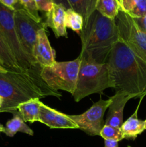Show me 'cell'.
I'll return each instance as SVG.
<instances>
[{"label": "cell", "instance_id": "1", "mask_svg": "<svg viewBox=\"0 0 146 147\" xmlns=\"http://www.w3.org/2000/svg\"><path fill=\"white\" fill-rule=\"evenodd\" d=\"M42 67L39 65L27 69H9L0 72V96L4 100L1 112L14 113L20 103L31 99H42L62 96L57 90L47 86L41 77Z\"/></svg>", "mask_w": 146, "mask_h": 147}, {"label": "cell", "instance_id": "2", "mask_svg": "<svg viewBox=\"0 0 146 147\" xmlns=\"http://www.w3.org/2000/svg\"><path fill=\"white\" fill-rule=\"evenodd\" d=\"M110 86L133 98L146 96V61L119 40L109 54L107 62Z\"/></svg>", "mask_w": 146, "mask_h": 147}, {"label": "cell", "instance_id": "3", "mask_svg": "<svg viewBox=\"0 0 146 147\" xmlns=\"http://www.w3.org/2000/svg\"><path fill=\"white\" fill-rule=\"evenodd\" d=\"M79 36L82 42L80 55L86 61L94 63H105L111 50L120 40L115 20L96 10L84 20Z\"/></svg>", "mask_w": 146, "mask_h": 147}, {"label": "cell", "instance_id": "4", "mask_svg": "<svg viewBox=\"0 0 146 147\" xmlns=\"http://www.w3.org/2000/svg\"><path fill=\"white\" fill-rule=\"evenodd\" d=\"M107 88L110 86L107 63H91L82 57L75 90L72 94L74 100L79 102L93 93H102Z\"/></svg>", "mask_w": 146, "mask_h": 147}, {"label": "cell", "instance_id": "5", "mask_svg": "<svg viewBox=\"0 0 146 147\" xmlns=\"http://www.w3.org/2000/svg\"><path fill=\"white\" fill-rule=\"evenodd\" d=\"M81 61L80 55L71 61H56L52 65L42 67L41 77L53 90H62L72 94L75 90Z\"/></svg>", "mask_w": 146, "mask_h": 147}, {"label": "cell", "instance_id": "6", "mask_svg": "<svg viewBox=\"0 0 146 147\" xmlns=\"http://www.w3.org/2000/svg\"><path fill=\"white\" fill-rule=\"evenodd\" d=\"M15 10L5 7L0 2V34L15 57L21 69H27L37 65L24 52L16 31Z\"/></svg>", "mask_w": 146, "mask_h": 147}, {"label": "cell", "instance_id": "7", "mask_svg": "<svg viewBox=\"0 0 146 147\" xmlns=\"http://www.w3.org/2000/svg\"><path fill=\"white\" fill-rule=\"evenodd\" d=\"M115 21L120 40L146 61V33L139 28L133 17L122 10H120Z\"/></svg>", "mask_w": 146, "mask_h": 147}, {"label": "cell", "instance_id": "8", "mask_svg": "<svg viewBox=\"0 0 146 147\" xmlns=\"http://www.w3.org/2000/svg\"><path fill=\"white\" fill-rule=\"evenodd\" d=\"M16 31L19 42L24 53L37 63L33 57V48L37 40L38 32L46 29L44 22L34 20L26 10L19 7L14 13Z\"/></svg>", "mask_w": 146, "mask_h": 147}, {"label": "cell", "instance_id": "9", "mask_svg": "<svg viewBox=\"0 0 146 147\" xmlns=\"http://www.w3.org/2000/svg\"><path fill=\"white\" fill-rule=\"evenodd\" d=\"M111 101V97L107 100L101 98L84 113L68 116L77 124L78 129L84 133L90 136H100V131L105 124L104 121V113Z\"/></svg>", "mask_w": 146, "mask_h": 147}, {"label": "cell", "instance_id": "10", "mask_svg": "<svg viewBox=\"0 0 146 147\" xmlns=\"http://www.w3.org/2000/svg\"><path fill=\"white\" fill-rule=\"evenodd\" d=\"M33 57L41 67H49L55 63V51L50 45L46 29H41L38 32L33 48Z\"/></svg>", "mask_w": 146, "mask_h": 147}, {"label": "cell", "instance_id": "11", "mask_svg": "<svg viewBox=\"0 0 146 147\" xmlns=\"http://www.w3.org/2000/svg\"><path fill=\"white\" fill-rule=\"evenodd\" d=\"M40 122L50 129H78L68 115L49 107L43 103L40 106Z\"/></svg>", "mask_w": 146, "mask_h": 147}, {"label": "cell", "instance_id": "12", "mask_svg": "<svg viewBox=\"0 0 146 147\" xmlns=\"http://www.w3.org/2000/svg\"><path fill=\"white\" fill-rule=\"evenodd\" d=\"M133 98V96H128L122 92H115L112 96V101L108 107L105 124L121 128L123 123V111L125 106L129 100Z\"/></svg>", "mask_w": 146, "mask_h": 147}, {"label": "cell", "instance_id": "13", "mask_svg": "<svg viewBox=\"0 0 146 147\" xmlns=\"http://www.w3.org/2000/svg\"><path fill=\"white\" fill-rule=\"evenodd\" d=\"M65 12L66 9L63 6L53 4L50 11L46 13V27H50L57 38L68 37L65 25Z\"/></svg>", "mask_w": 146, "mask_h": 147}, {"label": "cell", "instance_id": "14", "mask_svg": "<svg viewBox=\"0 0 146 147\" xmlns=\"http://www.w3.org/2000/svg\"><path fill=\"white\" fill-rule=\"evenodd\" d=\"M142 99L143 98H140V101L135 111L125 121L123 122L120 128L124 139L134 140L146 130V119L140 120L137 117V111Z\"/></svg>", "mask_w": 146, "mask_h": 147}, {"label": "cell", "instance_id": "15", "mask_svg": "<svg viewBox=\"0 0 146 147\" xmlns=\"http://www.w3.org/2000/svg\"><path fill=\"white\" fill-rule=\"evenodd\" d=\"M42 103V102L39 98L31 99L20 103L17 107V111L25 122H40V111Z\"/></svg>", "mask_w": 146, "mask_h": 147}, {"label": "cell", "instance_id": "16", "mask_svg": "<svg viewBox=\"0 0 146 147\" xmlns=\"http://www.w3.org/2000/svg\"><path fill=\"white\" fill-rule=\"evenodd\" d=\"M12 114V119L9 120L4 126V134L9 137H13L16 134L19 132L33 136L34 131L31 128L27 126L19 113L16 111Z\"/></svg>", "mask_w": 146, "mask_h": 147}, {"label": "cell", "instance_id": "17", "mask_svg": "<svg viewBox=\"0 0 146 147\" xmlns=\"http://www.w3.org/2000/svg\"><path fill=\"white\" fill-rule=\"evenodd\" d=\"M120 10L133 18H139L146 14V0H119Z\"/></svg>", "mask_w": 146, "mask_h": 147}, {"label": "cell", "instance_id": "18", "mask_svg": "<svg viewBox=\"0 0 146 147\" xmlns=\"http://www.w3.org/2000/svg\"><path fill=\"white\" fill-rule=\"evenodd\" d=\"M70 8L87 20L96 10L97 0H67Z\"/></svg>", "mask_w": 146, "mask_h": 147}, {"label": "cell", "instance_id": "19", "mask_svg": "<svg viewBox=\"0 0 146 147\" xmlns=\"http://www.w3.org/2000/svg\"><path fill=\"white\" fill-rule=\"evenodd\" d=\"M120 10L119 0H97L96 11L104 17L115 20Z\"/></svg>", "mask_w": 146, "mask_h": 147}, {"label": "cell", "instance_id": "20", "mask_svg": "<svg viewBox=\"0 0 146 147\" xmlns=\"http://www.w3.org/2000/svg\"><path fill=\"white\" fill-rule=\"evenodd\" d=\"M0 61L7 69H21L15 57L0 34Z\"/></svg>", "mask_w": 146, "mask_h": 147}, {"label": "cell", "instance_id": "21", "mask_svg": "<svg viewBox=\"0 0 146 147\" xmlns=\"http://www.w3.org/2000/svg\"><path fill=\"white\" fill-rule=\"evenodd\" d=\"M84 19L72 9L66 10L65 12V25L67 28L71 29L77 34H80L82 30Z\"/></svg>", "mask_w": 146, "mask_h": 147}, {"label": "cell", "instance_id": "22", "mask_svg": "<svg viewBox=\"0 0 146 147\" xmlns=\"http://www.w3.org/2000/svg\"><path fill=\"white\" fill-rule=\"evenodd\" d=\"M100 136L104 140L107 139V140L117 141L118 142L124 139L120 128L114 127L106 124H104L102 129Z\"/></svg>", "mask_w": 146, "mask_h": 147}, {"label": "cell", "instance_id": "23", "mask_svg": "<svg viewBox=\"0 0 146 147\" xmlns=\"http://www.w3.org/2000/svg\"><path fill=\"white\" fill-rule=\"evenodd\" d=\"M17 1L21 7L24 10H26L34 20L37 22H42V19L39 14V10L34 0H17Z\"/></svg>", "mask_w": 146, "mask_h": 147}, {"label": "cell", "instance_id": "24", "mask_svg": "<svg viewBox=\"0 0 146 147\" xmlns=\"http://www.w3.org/2000/svg\"><path fill=\"white\" fill-rule=\"evenodd\" d=\"M39 11H44L47 13L50 11L53 5L52 0H34Z\"/></svg>", "mask_w": 146, "mask_h": 147}, {"label": "cell", "instance_id": "25", "mask_svg": "<svg viewBox=\"0 0 146 147\" xmlns=\"http://www.w3.org/2000/svg\"><path fill=\"white\" fill-rule=\"evenodd\" d=\"M0 2L5 7L13 10H16L17 8L21 7L17 0H0Z\"/></svg>", "mask_w": 146, "mask_h": 147}, {"label": "cell", "instance_id": "26", "mask_svg": "<svg viewBox=\"0 0 146 147\" xmlns=\"http://www.w3.org/2000/svg\"><path fill=\"white\" fill-rule=\"evenodd\" d=\"M134 20L139 27V28L146 33V14L141 17L135 18Z\"/></svg>", "mask_w": 146, "mask_h": 147}, {"label": "cell", "instance_id": "27", "mask_svg": "<svg viewBox=\"0 0 146 147\" xmlns=\"http://www.w3.org/2000/svg\"><path fill=\"white\" fill-rule=\"evenodd\" d=\"M52 1L54 4H60V5L63 6L65 8L66 10L69 9H71L67 0H52Z\"/></svg>", "mask_w": 146, "mask_h": 147}, {"label": "cell", "instance_id": "28", "mask_svg": "<svg viewBox=\"0 0 146 147\" xmlns=\"http://www.w3.org/2000/svg\"><path fill=\"white\" fill-rule=\"evenodd\" d=\"M118 142L113 140H104V146L105 147H118Z\"/></svg>", "mask_w": 146, "mask_h": 147}, {"label": "cell", "instance_id": "29", "mask_svg": "<svg viewBox=\"0 0 146 147\" xmlns=\"http://www.w3.org/2000/svg\"><path fill=\"white\" fill-rule=\"evenodd\" d=\"M9 69L6 68V67L3 65L2 63L0 61V72H6V71H7Z\"/></svg>", "mask_w": 146, "mask_h": 147}, {"label": "cell", "instance_id": "30", "mask_svg": "<svg viewBox=\"0 0 146 147\" xmlns=\"http://www.w3.org/2000/svg\"><path fill=\"white\" fill-rule=\"evenodd\" d=\"M3 103H4V100H3L2 98L0 96V111H1V109L3 106Z\"/></svg>", "mask_w": 146, "mask_h": 147}, {"label": "cell", "instance_id": "31", "mask_svg": "<svg viewBox=\"0 0 146 147\" xmlns=\"http://www.w3.org/2000/svg\"><path fill=\"white\" fill-rule=\"evenodd\" d=\"M4 133V126L0 123V134Z\"/></svg>", "mask_w": 146, "mask_h": 147}, {"label": "cell", "instance_id": "32", "mask_svg": "<svg viewBox=\"0 0 146 147\" xmlns=\"http://www.w3.org/2000/svg\"><path fill=\"white\" fill-rule=\"evenodd\" d=\"M128 147H130V146H128Z\"/></svg>", "mask_w": 146, "mask_h": 147}]
</instances>
